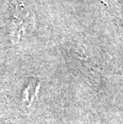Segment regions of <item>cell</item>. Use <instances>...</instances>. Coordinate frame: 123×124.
Returning a JSON list of instances; mask_svg holds the SVG:
<instances>
[{"mask_svg": "<svg viewBox=\"0 0 123 124\" xmlns=\"http://www.w3.org/2000/svg\"><path fill=\"white\" fill-rule=\"evenodd\" d=\"M35 18L27 7L21 1L15 2L14 15L11 23V38L14 42L19 41L28 31L32 30Z\"/></svg>", "mask_w": 123, "mask_h": 124, "instance_id": "6da1fadb", "label": "cell"}, {"mask_svg": "<svg viewBox=\"0 0 123 124\" xmlns=\"http://www.w3.org/2000/svg\"><path fill=\"white\" fill-rule=\"evenodd\" d=\"M0 119H1V112H0ZM1 124V123H0Z\"/></svg>", "mask_w": 123, "mask_h": 124, "instance_id": "7a4b0ae2", "label": "cell"}]
</instances>
